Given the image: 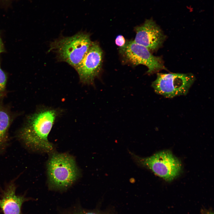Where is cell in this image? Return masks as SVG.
I'll use <instances>...</instances> for the list:
<instances>
[{
    "instance_id": "obj_1",
    "label": "cell",
    "mask_w": 214,
    "mask_h": 214,
    "mask_svg": "<svg viewBox=\"0 0 214 214\" xmlns=\"http://www.w3.org/2000/svg\"><path fill=\"white\" fill-rule=\"evenodd\" d=\"M61 110L43 107L29 117L20 131V139L28 146L36 150L53 153L54 148L48 136Z\"/></svg>"
},
{
    "instance_id": "obj_2",
    "label": "cell",
    "mask_w": 214,
    "mask_h": 214,
    "mask_svg": "<svg viewBox=\"0 0 214 214\" xmlns=\"http://www.w3.org/2000/svg\"><path fill=\"white\" fill-rule=\"evenodd\" d=\"M52 153L47 164L49 187L56 190L66 189L79 176L75 160L73 157L66 153Z\"/></svg>"
},
{
    "instance_id": "obj_3",
    "label": "cell",
    "mask_w": 214,
    "mask_h": 214,
    "mask_svg": "<svg viewBox=\"0 0 214 214\" xmlns=\"http://www.w3.org/2000/svg\"><path fill=\"white\" fill-rule=\"evenodd\" d=\"M92 42L89 34L80 32L72 36L54 40L50 44L49 51L55 52L59 61L67 62L75 69Z\"/></svg>"
},
{
    "instance_id": "obj_4",
    "label": "cell",
    "mask_w": 214,
    "mask_h": 214,
    "mask_svg": "<svg viewBox=\"0 0 214 214\" xmlns=\"http://www.w3.org/2000/svg\"><path fill=\"white\" fill-rule=\"evenodd\" d=\"M130 153L138 165L150 169L166 181L173 180L180 172V162L169 151H161L146 158L140 157L131 152Z\"/></svg>"
},
{
    "instance_id": "obj_5",
    "label": "cell",
    "mask_w": 214,
    "mask_h": 214,
    "mask_svg": "<svg viewBox=\"0 0 214 214\" xmlns=\"http://www.w3.org/2000/svg\"><path fill=\"white\" fill-rule=\"evenodd\" d=\"M195 79L191 73H158L152 86L157 94L171 98L186 95Z\"/></svg>"
},
{
    "instance_id": "obj_6",
    "label": "cell",
    "mask_w": 214,
    "mask_h": 214,
    "mask_svg": "<svg viewBox=\"0 0 214 214\" xmlns=\"http://www.w3.org/2000/svg\"><path fill=\"white\" fill-rule=\"evenodd\" d=\"M120 51L125 59L133 65L142 64L147 67L149 74L166 69L160 57L153 55L147 48L134 40L126 43Z\"/></svg>"
},
{
    "instance_id": "obj_7",
    "label": "cell",
    "mask_w": 214,
    "mask_h": 214,
    "mask_svg": "<svg viewBox=\"0 0 214 214\" xmlns=\"http://www.w3.org/2000/svg\"><path fill=\"white\" fill-rule=\"evenodd\" d=\"M103 56L98 43L92 42L82 60L75 69L81 83L94 84L95 79L99 75L101 69Z\"/></svg>"
},
{
    "instance_id": "obj_8",
    "label": "cell",
    "mask_w": 214,
    "mask_h": 214,
    "mask_svg": "<svg viewBox=\"0 0 214 214\" xmlns=\"http://www.w3.org/2000/svg\"><path fill=\"white\" fill-rule=\"evenodd\" d=\"M136 35L134 41L150 51L157 50L162 45L165 36L161 29L152 19L146 20L135 28Z\"/></svg>"
},
{
    "instance_id": "obj_9",
    "label": "cell",
    "mask_w": 214,
    "mask_h": 214,
    "mask_svg": "<svg viewBox=\"0 0 214 214\" xmlns=\"http://www.w3.org/2000/svg\"><path fill=\"white\" fill-rule=\"evenodd\" d=\"M14 186H10L5 191L0 199V207L4 214H21L23 203L26 199L21 196L17 195Z\"/></svg>"
},
{
    "instance_id": "obj_10",
    "label": "cell",
    "mask_w": 214,
    "mask_h": 214,
    "mask_svg": "<svg viewBox=\"0 0 214 214\" xmlns=\"http://www.w3.org/2000/svg\"><path fill=\"white\" fill-rule=\"evenodd\" d=\"M11 121L8 113L5 109L0 108V143L5 138Z\"/></svg>"
},
{
    "instance_id": "obj_11",
    "label": "cell",
    "mask_w": 214,
    "mask_h": 214,
    "mask_svg": "<svg viewBox=\"0 0 214 214\" xmlns=\"http://www.w3.org/2000/svg\"><path fill=\"white\" fill-rule=\"evenodd\" d=\"M6 82V75L0 66V97L5 93Z\"/></svg>"
},
{
    "instance_id": "obj_12",
    "label": "cell",
    "mask_w": 214,
    "mask_h": 214,
    "mask_svg": "<svg viewBox=\"0 0 214 214\" xmlns=\"http://www.w3.org/2000/svg\"><path fill=\"white\" fill-rule=\"evenodd\" d=\"M115 43L116 45L122 48L124 47L125 45V40L124 37L122 35H119L116 38Z\"/></svg>"
},
{
    "instance_id": "obj_13",
    "label": "cell",
    "mask_w": 214,
    "mask_h": 214,
    "mask_svg": "<svg viewBox=\"0 0 214 214\" xmlns=\"http://www.w3.org/2000/svg\"><path fill=\"white\" fill-rule=\"evenodd\" d=\"M71 214H102L100 213L94 211H86L83 210L75 212Z\"/></svg>"
},
{
    "instance_id": "obj_14",
    "label": "cell",
    "mask_w": 214,
    "mask_h": 214,
    "mask_svg": "<svg viewBox=\"0 0 214 214\" xmlns=\"http://www.w3.org/2000/svg\"><path fill=\"white\" fill-rule=\"evenodd\" d=\"M201 214H213V212L212 209L207 210L202 209L201 211Z\"/></svg>"
},
{
    "instance_id": "obj_15",
    "label": "cell",
    "mask_w": 214,
    "mask_h": 214,
    "mask_svg": "<svg viewBox=\"0 0 214 214\" xmlns=\"http://www.w3.org/2000/svg\"><path fill=\"white\" fill-rule=\"evenodd\" d=\"M4 51L3 45L1 39L0 38V53Z\"/></svg>"
},
{
    "instance_id": "obj_16",
    "label": "cell",
    "mask_w": 214,
    "mask_h": 214,
    "mask_svg": "<svg viewBox=\"0 0 214 214\" xmlns=\"http://www.w3.org/2000/svg\"><path fill=\"white\" fill-rule=\"evenodd\" d=\"M1 0L5 1H7L10 0Z\"/></svg>"
}]
</instances>
